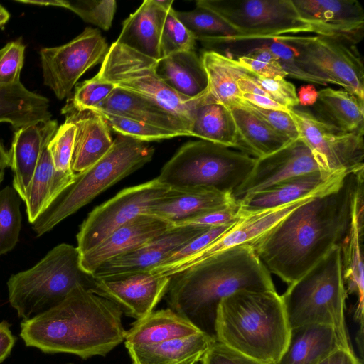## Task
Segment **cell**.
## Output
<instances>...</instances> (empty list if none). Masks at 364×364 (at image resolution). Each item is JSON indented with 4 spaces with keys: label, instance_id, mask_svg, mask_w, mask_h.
Listing matches in <instances>:
<instances>
[{
    "label": "cell",
    "instance_id": "cell-3",
    "mask_svg": "<svg viewBox=\"0 0 364 364\" xmlns=\"http://www.w3.org/2000/svg\"><path fill=\"white\" fill-rule=\"evenodd\" d=\"M275 290L270 272L248 245L237 246L171 277L170 309L215 338L220 302L235 291Z\"/></svg>",
    "mask_w": 364,
    "mask_h": 364
},
{
    "label": "cell",
    "instance_id": "cell-14",
    "mask_svg": "<svg viewBox=\"0 0 364 364\" xmlns=\"http://www.w3.org/2000/svg\"><path fill=\"white\" fill-rule=\"evenodd\" d=\"M299 137L329 173H350L364 169V132L343 133L326 126L304 110L289 108Z\"/></svg>",
    "mask_w": 364,
    "mask_h": 364
},
{
    "label": "cell",
    "instance_id": "cell-29",
    "mask_svg": "<svg viewBox=\"0 0 364 364\" xmlns=\"http://www.w3.org/2000/svg\"><path fill=\"white\" fill-rule=\"evenodd\" d=\"M340 348L343 346L331 326H299L291 329L287 346L275 364H318Z\"/></svg>",
    "mask_w": 364,
    "mask_h": 364
},
{
    "label": "cell",
    "instance_id": "cell-7",
    "mask_svg": "<svg viewBox=\"0 0 364 364\" xmlns=\"http://www.w3.org/2000/svg\"><path fill=\"white\" fill-rule=\"evenodd\" d=\"M80 255L77 247L62 243L33 267L11 275L9 301L18 316L27 319L53 308L77 286L95 291V278L81 267Z\"/></svg>",
    "mask_w": 364,
    "mask_h": 364
},
{
    "label": "cell",
    "instance_id": "cell-37",
    "mask_svg": "<svg viewBox=\"0 0 364 364\" xmlns=\"http://www.w3.org/2000/svg\"><path fill=\"white\" fill-rule=\"evenodd\" d=\"M176 15L183 26L207 47L234 42L237 32L211 11L196 6L188 11H176Z\"/></svg>",
    "mask_w": 364,
    "mask_h": 364
},
{
    "label": "cell",
    "instance_id": "cell-32",
    "mask_svg": "<svg viewBox=\"0 0 364 364\" xmlns=\"http://www.w3.org/2000/svg\"><path fill=\"white\" fill-rule=\"evenodd\" d=\"M235 124L240 151L255 159L272 154L291 141L277 134L242 104L228 106Z\"/></svg>",
    "mask_w": 364,
    "mask_h": 364
},
{
    "label": "cell",
    "instance_id": "cell-34",
    "mask_svg": "<svg viewBox=\"0 0 364 364\" xmlns=\"http://www.w3.org/2000/svg\"><path fill=\"white\" fill-rule=\"evenodd\" d=\"M191 136L230 148H239L232 116L225 106L213 100L208 92L196 105L191 119Z\"/></svg>",
    "mask_w": 364,
    "mask_h": 364
},
{
    "label": "cell",
    "instance_id": "cell-24",
    "mask_svg": "<svg viewBox=\"0 0 364 364\" xmlns=\"http://www.w3.org/2000/svg\"><path fill=\"white\" fill-rule=\"evenodd\" d=\"M61 112L75 126L71 168L81 172L100 160L110 149L113 139L105 119L91 110L79 111L67 101Z\"/></svg>",
    "mask_w": 364,
    "mask_h": 364
},
{
    "label": "cell",
    "instance_id": "cell-27",
    "mask_svg": "<svg viewBox=\"0 0 364 364\" xmlns=\"http://www.w3.org/2000/svg\"><path fill=\"white\" fill-rule=\"evenodd\" d=\"M168 10L159 5L156 0L144 1L139 8L124 20L116 42L159 60L161 58V36Z\"/></svg>",
    "mask_w": 364,
    "mask_h": 364
},
{
    "label": "cell",
    "instance_id": "cell-1",
    "mask_svg": "<svg viewBox=\"0 0 364 364\" xmlns=\"http://www.w3.org/2000/svg\"><path fill=\"white\" fill-rule=\"evenodd\" d=\"M363 170L303 203L249 245L270 273L288 284L340 245L351 220Z\"/></svg>",
    "mask_w": 364,
    "mask_h": 364
},
{
    "label": "cell",
    "instance_id": "cell-60",
    "mask_svg": "<svg viewBox=\"0 0 364 364\" xmlns=\"http://www.w3.org/2000/svg\"><path fill=\"white\" fill-rule=\"evenodd\" d=\"M66 364H73V363H66Z\"/></svg>",
    "mask_w": 364,
    "mask_h": 364
},
{
    "label": "cell",
    "instance_id": "cell-44",
    "mask_svg": "<svg viewBox=\"0 0 364 364\" xmlns=\"http://www.w3.org/2000/svg\"><path fill=\"white\" fill-rule=\"evenodd\" d=\"M235 60L240 66L254 75L274 80L287 76L277 58L263 45Z\"/></svg>",
    "mask_w": 364,
    "mask_h": 364
},
{
    "label": "cell",
    "instance_id": "cell-8",
    "mask_svg": "<svg viewBox=\"0 0 364 364\" xmlns=\"http://www.w3.org/2000/svg\"><path fill=\"white\" fill-rule=\"evenodd\" d=\"M255 160L245 152L210 141H188L156 178L168 188L205 187L232 193L248 176Z\"/></svg>",
    "mask_w": 364,
    "mask_h": 364
},
{
    "label": "cell",
    "instance_id": "cell-21",
    "mask_svg": "<svg viewBox=\"0 0 364 364\" xmlns=\"http://www.w3.org/2000/svg\"><path fill=\"white\" fill-rule=\"evenodd\" d=\"M363 177L357 186L352 205L348 231L340 244L343 279L347 294L357 296L353 318L363 329Z\"/></svg>",
    "mask_w": 364,
    "mask_h": 364
},
{
    "label": "cell",
    "instance_id": "cell-5",
    "mask_svg": "<svg viewBox=\"0 0 364 364\" xmlns=\"http://www.w3.org/2000/svg\"><path fill=\"white\" fill-rule=\"evenodd\" d=\"M347 297L339 245L289 284L281 296L291 329L309 324L331 326L343 348L353 350L345 317Z\"/></svg>",
    "mask_w": 364,
    "mask_h": 364
},
{
    "label": "cell",
    "instance_id": "cell-43",
    "mask_svg": "<svg viewBox=\"0 0 364 364\" xmlns=\"http://www.w3.org/2000/svg\"><path fill=\"white\" fill-rule=\"evenodd\" d=\"M196 41L194 35L177 18L176 10L171 7L161 36V58L178 52L194 50Z\"/></svg>",
    "mask_w": 364,
    "mask_h": 364
},
{
    "label": "cell",
    "instance_id": "cell-38",
    "mask_svg": "<svg viewBox=\"0 0 364 364\" xmlns=\"http://www.w3.org/2000/svg\"><path fill=\"white\" fill-rule=\"evenodd\" d=\"M49 141L44 144L41 150L33 176L23 199L26 206L28 220L31 224L52 200L55 170L48 149Z\"/></svg>",
    "mask_w": 364,
    "mask_h": 364
},
{
    "label": "cell",
    "instance_id": "cell-47",
    "mask_svg": "<svg viewBox=\"0 0 364 364\" xmlns=\"http://www.w3.org/2000/svg\"><path fill=\"white\" fill-rule=\"evenodd\" d=\"M240 102L277 134L291 141L299 138L294 121L287 112L258 107L242 99Z\"/></svg>",
    "mask_w": 364,
    "mask_h": 364
},
{
    "label": "cell",
    "instance_id": "cell-58",
    "mask_svg": "<svg viewBox=\"0 0 364 364\" xmlns=\"http://www.w3.org/2000/svg\"><path fill=\"white\" fill-rule=\"evenodd\" d=\"M203 354L196 355L178 364H196L200 361Z\"/></svg>",
    "mask_w": 364,
    "mask_h": 364
},
{
    "label": "cell",
    "instance_id": "cell-35",
    "mask_svg": "<svg viewBox=\"0 0 364 364\" xmlns=\"http://www.w3.org/2000/svg\"><path fill=\"white\" fill-rule=\"evenodd\" d=\"M216 341L205 333L164 342L126 347L132 364H178L204 353Z\"/></svg>",
    "mask_w": 364,
    "mask_h": 364
},
{
    "label": "cell",
    "instance_id": "cell-20",
    "mask_svg": "<svg viewBox=\"0 0 364 364\" xmlns=\"http://www.w3.org/2000/svg\"><path fill=\"white\" fill-rule=\"evenodd\" d=\"M173 227L156 216L141 214L114 230L95 247L81 254V267L92 274L107 261L138 248Z\"/></svg>",
    "mask_w": 364,
    "mask_h": 364
},
{
    "label": "cell",
    "instance_id": "cell-25",
    "mask_svg": "<svg viewBox=\"0 0 364 364\" xmlns=\"http://www.w3.org/2000/svg\"><path fill=\"white\" fill-rule=\"evenodd\" d=\"M58 122L49 119L15 130L9 149V166L14 172L13 188L23 200L44 144L58 129Z\"/></svg>",
    "mask_w": 364,
    "mask_h": 364
},
{
    "label": "cell",
    "instance_id": "cell-39",
    "mask_svg": "<svg viewBox=\"0 0 364 364\" xmlns=\"http://www.w3.org/2000/svg\"><path fill=\"white\" fill-rule=\"evenodd\" d=\"M75 129L74 124L65 120L58 127L48 144V149L55 170L53 199L71 182L75 174L71 168V160Z\"/></svg>",
    "mask_w": 364,
    "mask_h": 364
},
{
    "label": "cell",
    "instance_id": "cell-49",
    "mask_svg": "<svg viewBox=\"0 0 364 364\" xmlns=\"http://www.w3.org/2000/svg\"><path fill=\"white\" fill-rule=\"evenodd\" d=\"M264 40L267 41V43H264L263 46L277 58L287 76L299 80L323 85L320 80L304 73L297 66L295 51L289 45L280 41L277 37Z\"/></svg>",
    "mask_w": 364,
    "mask_h": 364
},
{
    "label": "cell",
    "instance_id": "cell-54",
    "mask_svg": "<svg viewBox=\"0 0 364 364\" xmlns=\"http://www.w3.org/2000/svg\"><path fill=\"white\" fill-rule=\"evenodd\" d=\"M318 364H362L353 350L340 348Z\"/></svg>",
    "mask_w": 364,
    "mask_h": 364
},
{
    "label": "cell",
    "instance_id": "cell-26",
    "mask_svg": "<svg viewBox=\"0 0 364 364\" xmlns=\"http://www.w3.org/2000/svg\"><path fill=\"white\" fill-rule=\"evenodd\" d=\"M155 127L191 136V126L156 102L143 96L116 87L95 108Z\"/></svg>",
    "mask_w": 364,
    "mask_h": 364
},
{
    "label": "cell",
    "instance_id": "cell-33",
    "mask_svg": "<svg viewBox=\"0 0 364 364\" xmlns=\"http://www.w3.org/2000/svg\"><path fill=\"white\" fill-rule=\"evenodd\" d=\"M47 97L28 90L21 82L0 86V123H8L16 130L51 119Z\"/></svg>",
    "mask_w": 364,
    "mask_h": 364
},
{
    "label": "cell",
    "instance_id": "cell-4",
    "mask_svg": "<svg viewBox=\"0 0 364 364\" xmlns=\"http://www.w3.org/2000/svg\"><path fill=\"white\" fill-rule=\"evenodd\" d=\"M290 331L281 296L276 290H240L218 305L216 341L262 363L275 364L279 360Z\"/></svg>",
    "mask_w": 364,
    "mask_h": 364
},
{
    "label": "cell",
    "instance_id": "cell-15",
    "mask_svg": "<svg viewBox=\"0 0 364 364\" xmlns=\"http://www.w3.org/2000/svg\"><path fill=\"white\" fill-rule=\"evenodd\" d=\"M323 192L269 209L254 212H245L240 210L239 219L224 233L201 250L177 263L162 268L152 269L151 271L171 277L223 251L240 245H249L252 241L275 226L296 208Z\"/></svg>",
    "mask_w": 364,
    "mask_h": 364
},
{
    "label": "cell",
    "instance_id": "cell-46",
    "mask_svg": "<svg viewBox=\"0 0 364 364\" xmlns=\"http://www.w3.org/2000/svg\"><path fill=\"white\" fill-rule=\"evenodd\" d=\"M25 48L21 38H18L0 49V86L14 85L21 82Z\"/></svg>",
    "mask_w": 364,
    "mask_h": 364
},
{
    "label": "cell",
    "instance_id": "cell-48",
    "mask_svg": "<svg viewBox=\"0 0 364 364\" xmlns=\"http://www.w3.org/2000/svg\"><path fill=\"white\" fill-rule=\"evenodd\" d=\"M232 225L233 223L208 229L178 247L163 263L153 269L165 267L192 256L211 243Z\"/></svg>",
    "mask_w": 364,
    "mask_h": 364
},
{
    "label": "cell",
    "instance_id": "cell-2",
    "mask_svg": "<svg viewBox=\"0 0 364 364\" xmlns=\"http://www.w3.org/2000/svg\"><path fill=\"white\" fill-rule=\"evenodd\" d=\"M122 314L111 300L77 286L56 306L23 319L20 336L44 353L105 356L124 341Z\"/></svg>",
    "mask_w": 364,
    "mask_h": 364
},
{
    "label": "cell",
    "instance_id": "cell-53",
    "mask_svg": "<svg viewBox=\"0 0 364 364\" xmlns=\"http://www.w3.org/2000/svg\"><path fill=\"white\" fill-rule=\"evenodd\" d=\"M10 327L7 321H0V364L10 355L16 341Z\"/></svg>",
    "mask_w": 364,
    "mask_h": 364
},
{
    "label": "cell",
    "instance_id": "cell-28",
    "mask_svg": "<svg viewBox=\"0 0 364 364\" xmlns=\"http://www.w3.org/2000/svg\"><path fill=\"white\" fill-rule=\"evenodd\" d=\"M313 116L343 133L364 132V100L345 90L326 87L318 92Z\"/></svg>",
    "mask_w": 364,
    "mask_h": 364
},
{
    "label": "cell",
    "instance_id": "cell-56",
    "mask_svg": "<svg viewBox=\"0 0 364 364\" xmlns=\"http://www.w3.org/2000/svg\"><path fill=\"white\" fill-rule=\"evenodd\" d=\"M9 152L4 147L0 140V183L4 179V171L7 166H9Z\"/></svg>",
    "mask_w": 364,
    "mask_h": 364
},
{
    "label": "cell",
    "instance_id": "cell-41",
    "mask_svg": "<svg viewBox=\"0 0 364 364\" xmlns=\"http://www.w3.org/2000/svg\"><path fill=\"white\" fill-rule=\"evenodd\" d=\"M21 198L9 186L0 191V256L17 244L21 228Z\"/></svg>",
    "mask_w": 364,
    "mask_h": 364
},
{
    "label": "cell",
    "instance_id": "cell-52",
    "mask_svg": "<svg viewBox=\"0 0 364 364\" xmlns=\"http://www.w3.org/2000/svg\"><path fill=\"white\" fill-rule=\"evenodd\" d=\"M199 362L200 364H267L217 341L204 353Z\"/></svg>",
    "mask_w": 364,
    "mask_h": 364
},
{
    "label": "cell",
    "instance_id": "cell-36",
    "mask_svg": "<svg viewBox=\"0 0 364 364\" xmlns=\"http://www.w3.org/2000/svg\"><path fill=\"white\" fill-rule=\"evenodd\" d=\"M200 58L208 77L210 97L226 107L240 100L237 82L247 71L235 59L213 50L203 51Z\"/></svg>",
    "mask_w": 364,
    "mask_h": 364
},
{
    "label": "cell",
    "instance_id": "cell-22",
    "mask_svg": "<svg viewBox=\"0 0 364 364\" xmlns=\"http://www.w3.org/2000/svg\"><path fill=\"white\" fill-rule=\"evenodd\" d=\"M236 201L232 193L211 188H169L146 213L175 226L184 220Z\"/></svg>",
    "mask_w": 364,
    "mask_h": 364
},
{
    "label": "cell",
    "instance_id": "cell-51",
    "mask_svg": "<svg viewBox=\"0 0 364 364\" xmlns=\"http://www.w3.org/2000/svg\"><path fill=\"white\" fill-rule=\"evenodd\" d=\"M248 73L273 100L282 106L289 109L299 104L295 86L285 78L274 80Z\"/></svg>",
    "mask_w": 364,
    "mask_h": 364
},
{
    "label": "cell",
    "instance_id": "cell-50",
    "mask_svg": "<svg viewBox=\"0 0 364 364\" xmlns=\"http://www.w3.org/2000/svg\"><path fill=\"white\" fill-rule=\"evenodd\" d=\"M240 205L237 201L223 208L208 211L184 220L175 226H193L209 229L228 225L236 222L240 216Z\"/></svg>",
    "mask_w": 364,
    "mask_h": 364
},
{
    "label": "cell",
    "instance_id": "cell-11",
    "mask_svg": "<svg viewBox=\"0 0 364 364\" xmlns=\"http://www.w3.org/2000/svg\"><path fill=\"white\" fill-rule=\"evenodd\" d=\"M238 33L235 41L264 40L311 32L291 0H198Z\"/></svg>",
    "mask_w": 364,
    "mask_h": 364
},
{
    "label": "cell",
    "instance_id": "cell-40",
    "mask_svg": "<svg viewBox=\"0 0 364 364\" xmlns=\"http://www.w3.org/2000/svg\"><path fill=\"white\" fill-rule=\"evenodd\" d=\"M17 2L41 6H57L68 9L83 21L105 31L112 26L117 9L114 0H16Z\"/></svg>",
    "mask_w": 364,
    "mask_h": 364
},
{
    "label": "cell",
    "instance_id": "cell-45",
    "mask_svg": "<svg viewBox=\"0 0 364 364\" xmlns=\"http://www.w3.org/2000/svg\"><path fill=\"white\" fill-rule=\"evenodd\" d=\"M115 88L113 84L102 81L95 75L77 85L73 97L67 101L79 111L90 110L99 106Z\"/></svg>",
    "mask_w": 364,
    "mask_h": 364
},
{
    "label": "cell",
    "instance_id": "cell-19",
    "mask_svg": "<svg viewBox=\"0 0 364 364\" xmlns=\"http://www.w3.org/2000/svg\"><path fill=\"white\" fill-rule=\"evenodd\" d=\"M207 230L173 226L138 248L103 263L92 276L103 278L151 270L163 263L178 247Z\"/></svg>",
    "mask_w": 364,
    "mask_h": 364
},
{
    "label": "cell",
    "instance_id": "cell-9",
    "mask_svg": "<svg viewBox=\"0 0 364 364\" xmlns=\"http://www.w3.org/2000/svg\"><path fill=\"white\" fill-rule=\"evenodd\" d=\"M156 60L113 43L96 75L116 87L150 99L191 126L193 111L203 97L188 99L171 90L156 75Z\"/></svg>",
    "mask_w": 364,
    "mask_h": 364
},
{
    "label": "cell",
    "instance_id": "cell-13",
    "mask_svg": "<svg viewBox=\"0 0 364 364\" xmlns=\"http://www.w3.org/2000/svg\"><path fill=\"white\" fill-rule=\"evenodd\" d=\"M169 188L157 178L126 188L97 206L82 222L77 234V249L82 254L95 247L118 228L146 213Z\"/></svg>",
    "mask_w": 364,
    "mask_h": 364
},
{
    "label": "cell",
    "instance_id": "cell-12",
    "mask_svg": "<svg viewBox=\"0 0 364 364\" xmlns=\"http://www.w3.org/2000/svg\"><path fill=\"white\" fill-rule=\"evenodd\" d=\"M100 32L87 27L70 42L40 50L43 83L56 97H70L80 77L90 68L102 62L109 50Z\"/></svg>",
    "mask_w": 364,
    "mask_h": 364
},
{
    "label": "cell",
    "instance_id": "cell-30",
    "mask_svg": "<svg viewBox=\"0 0 364 364\" xmlns=\"http://www.w3.org/2000/svg\"><path fill=\"white\" fill-rule=\"evenodd\" d=\"M159 77L176 93L193 100L208 91V77L201 58L194 50L178 52L156 60Z\"/></svg>",
    "mask_w": 364,
    "mask_h": 364
},
{
    "label": "cell",
    "instance_id": "cell-18",
    "mask_svg": "<svg viewBox=\"0 0 364 364\" xmlns=\"http://www.w3.org/2000/svg\"><path fill=\"white\" fill-rule=\"evenodd\" d=\"M311 33L355 45L363 36L364 10L357 0H291Z\"/></svg>",
    "mask_w": 364,
    "mask_h": 364
},
{
    "label": "cell",
    "instance_id": "cell-57",
    "mask_svg": "<svg viewBox=\"0 0 364 364\" xmlns=\"http://www.w3.org/2000/svg\"><path fill=\"white\" fill-rule=\"evenodd\" d=\"M10 18L9 11L1 5H0V27L5 25Z\"/></svg>",
    "mask_w": 364,
    "mask_h": 364
},
{
    "label": "cell",
    "instance_id": "cell-31",
    "mask_svg": "<svg viewBox=\"0 0 364 364\" xmlns=\"http://www.w3.org/2000/svg\"><path fill=\"white\" fill-rule=\"evenodd\" d=\"M171 309L152 311L126 331L125 346L156 343L202 333Z\"/></svg>",
    "mask_w": 364,
    "mask_h": 364
},
{
    "label": "cell",
    "instance_id": "cell-55",
    "mask_svg": "<svg viewBox=\"0 0 364 364\" xmlns=\"http://www.w3.org/2000/svg\"><path fill=\"white\" fill-rule=\"evenodd\" d=\"M318 92L313 85L301 86L297 93L299 103L303 106H312L317 100Z\"/></svg>",
    "mask_w": 364,
    "mask_h": 364
},
{
    "label": "cell",
    "instance_id": "cell-59",
    "mask_svg": "<svg viewBox=\"0 0 364 364\" xmlns=\"http://www.w3.org/2000/svg\"><path fill=\"white\" fill-rule=\"evenodd\" d=\"M157 4L165 9H169L172 7L173 1L172 0H156Z\"/></svg>",
    "mask_w": 364,
    "mask_h": 364
},
{
    "label": "cell",
    "instance_id": "cell-10",
    "mask_svg": "<svg viewBox=\"0 0 364 364\" xmlns=\"http://www.w3.org/2000/svg\"><path fill=\"white\" fill-rule=\"evenodd\" d=\"M295 51L296 63L304 73L342 87L364 100V68L355 45L323 36H281Z\"/></svg>",
    "mask_w": 364,
    "mask_h": 364
},
{
    "label": "cell",
    "instance_id": "cell-23",
    "mask_svg": "<svg viewBox=\"0 0 364 364\" xmlns=\"http://www.w3.org/2000/svg\"><path fill=\"white\" fill-rule=\"evenodd\" d=\"M348 174L314 172L301 175L246 196L237 201L240 210L245 212L276 208L328 191L340 184Z\"/></svg>",
    "mask_w": 364,
    "mask_h": 364
},
{
    "label": "cell",
    "instance_id": "cell-6",
    "mask_svg": "<svg viewBox=\"0 0 364 364\" xmlns=\"http://www.w3.org/2000/svg\"><path fill=\"white\" fill-rule=\"evenodd\" d=\"M154 149L146 142L119 134L97 163L74 174L71 182L32 223L38 236L90 203L100 193L149 162Z\"/></svg>",
    "mask_w": 364,
    "mask_h": 364
},
{
    "label": "cell",
    "instance_id": "cell-17",
    "mask_svg": "<svg viewBox=\"0 0 364 364\" xmlns=\"http://www.w3.org/2000/svg\"><path fill=\"white\" fill-rule=\"evenodd\" d=\"M170 279L150 270L95 278V292L115 303L127 316L138 320L153 311L165 296Z\"/></svg>",
    "mask_w": 364,
    "mask_h": 364
},
{
    "label": "cell",
    "instance_id": "cell-42",
    "mask_svg": "<svg viewBox=\"0 0 364 364\" xmlns=\"http://www.w3.org/2000/svg\"><path fill=\"white\" fill-rule=\"evenodd\" d=\"M102 117L119 134L127 136L144 142L171 139L178 135L171 131L155 127L135 120L97 109H90Z\"/></svg>",
    "mask_w": 364,
    "mask_h": 364
},
{
    "label": "cell",
    "instance_id": "cell-16",
    "mask_svg": "<svg viewBox=\"0 0 364 364\" xmlns=\"http://www.w3.org/2000/svg\"><path fill=\"white\" fill-rule=\"evenodd\" d=\"M314 172H327L299 137L279 150L256 159L245 180L232 192L236 200L284 180Z\"/></svg>",
    "mask_w": 364,
    "mask_h": 364
}]
</instances>
